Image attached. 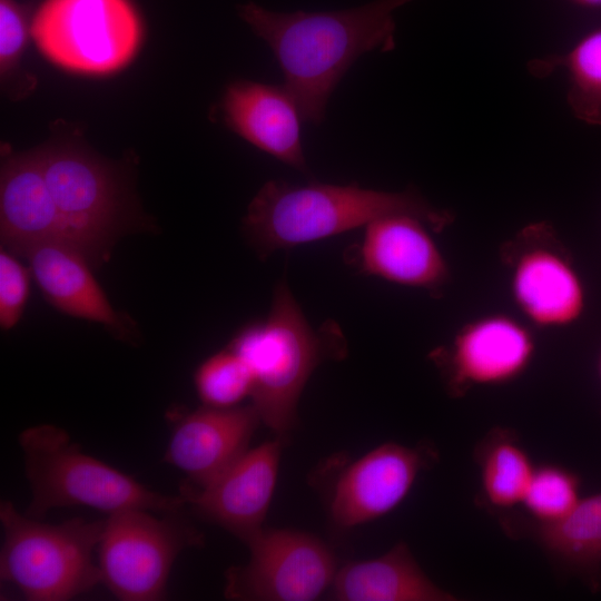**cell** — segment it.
I'll list each match as a JSON object with an SVG mask.
<instances>
[{
    "instance_id": "4fadbf2b",
    "label": "cell",
    "mask_w": 601,
    "mask_h": 601,
    "mask_svg": "<svg viewBox=\"0 0 601 601\" xmlns=\"http://www.w3.org/2000/svg\"><path fill=\"white\" fill-rule=\"evenodd\" d=\"M427 227L412 214L378 217L364 226L361 238L348 246L345 262L358 274L435 292L447 282L450 272Z\"/></svg>"
},
{
    "instance_id": "7402d4cb",
    "label": "cell",
    "mask_w": 601,
    "mask_h": 601,
    "mask_svg": "<svg viewBox=\"0 0 601 601\" xmlns=\"http://www.w3.org/2000/svg\"><path fill=\"white\" fill-rule=\"evenodd\" d=\"M580 491L578 473L560 464L542 463L534 467L521 504L535 523H553L579 503Z\"/></svg>"
},
{
    "instance_id": "83f0119b",
    "label": "cell",
    "mask_w": 601,
    "mask_h": 601,
    "mask_svg": "<svg viewBox=\"0 0 601 601\" xmlns=\"http://www.w3.org/2000/svg\"><path fill=\"white\" fill-rule=\"evenodd\" d=\"M599 375H600V378H601V356H600V359H599Z\"/></svg>"
},
{
    "instance_id": "4316f807",
    "label": "cell",
    "mask_w": 601,
    "mask_h": 601,
    "mask_svg": "<svg viewBox=\"0 0 601 601\" xmlns=\"http://www.w3.org/2000/svg\"><path fill=\"white\" fill-rule=\"evenodd\" d=\"M579 1L587 4H601V0H579Z\"/></svg>"
},
{
    "instance_id": "2e32d148",
    "label": "cell",
    "mask_w": 601,
    "mask_h": 601,
    "mask_svg": "<svg viewBox=\"0 0 601 601\" xmlns=\"http://www.w3.org/2000/svg\"><path fill=\"white\" fill-rule=\"evenodd\" d=\"M510 289L520 312L539 327H566L585 309L579 273L565 255L550 246L531 245L514 257Z\"/></svg>"
},
{
    "instance_id": "7a4b0ae2",
    "label": "cell",
    "mask_w": 601,
    "mask_h": 601,
    "mask_svg": "<svg viewBox=\"0 0 601 601\" xmlns=\"http://www.w3.org/2000/svg\"><path fill=\"white\" fill-rule=\"evenodd\" d=\"M412 214L432 229H442L446 213L413 191H384L358 184L308 183L292 185L269 180L256 193L243 219L248 243L262 258L326 239L390 214Z\"/></svg>"
},
{
    "instance_id": "9a60e30c",
    "label": "cell",
    "mask_w": 601,
    "mask_h": 601,
    "mask_svg": "<svg viewBox=\"0 0 601 601\" xmlns=\"http://www.w3.org/2000/svg\"><path fill=\"white\" fill-rule=\"evenodd\" d=\"M226 125L243 139L304 174L299 108L284 86L249 80L229 83L221 100Z\"/></svg>"
},
{
    "instance_id": "cb8c5ba5",
    "label": "cell",
    "mask_w": 601,
    "mask_h": 601,
    "mask_svg": "<svg viewBox=\"0 0 601 601\" xmlns=\"http://www.w3.org/2000/svg\"><path fill=\"white\" fill-rule=\"evenodd\" d=\"M569 68L578 109L589 119L601 120V30L588 35L573 48Z\"/></svg>"
},
{
    "instance_id": "8fae6325",
    "label": "cell",
    "mask_w": 601,
    "mask_h": 601,
    "mask_svg": "<svg viewBox=\"0 0 601 601\" xmlns=\"http://www.w3.org/2000/svg\"><path fill=\"white\" fill-rule=\"evenodd\" d=\"M284 439L248 449L223 473L203 486L183 483L185 505L221 526L245 544L264 526L278 475Z\"/></svg>"
},
{
    "instance_id": "603a6c76",
    "label": "cell",
    "mask_w": 601,
    "mask_h": 601,
    "mask_svg": "<svg viewBox=\"0 0 601 601\" xmlns=\"http://www.w3.org/2000/svg\"><path fill=\"white\" fill-rule=\"evenodd\" d=\"M194 385L203 405L233 407L250 397L253 377L244 359L226 346L199 364Z\"/></svg>"
},
{
    "instance_id": "9c48e42d",
    "label": "cell",
    "mask_w": 601,
    "mask_h": 601,
    "mask_svg": "<svg viewBox=\"0 0 601 601\" xmlns=\"http://www.w3.org/2000/svg\"><path fill=\"white\" fill-rule=\"evenodd\" d=\"M39 154L68 242L90 263L101 259L114 238L118 215L110 171L72 147L46 148Z\"/></svg>"
},
{
    "instance_id": "ffe728a7",
    "label": "cell",
    "mask_w": 601,
    "mask_h": 601,
    "mask_svg": "<svg viewBox=\"0 0 601 601\" xmlns=\"http://www.w3.org/2000/svg\"><path fill=\"white\" fill-rule=\"evenodd\" d=\"M533 525V524H532ZM545 553L590 589L601 584V492L581 499L565 516L529 528Z\"/></svg>"
},
{
    "instance_id": "6da1fadb",
    "label": "cell",
    "mask_w": 601,
    "mask_h": 601,
    "mask_svg": "<svg viewBox=\"0 0 601 601\" xmlns=\"http://www.w3.org/2000/svg\"><path fill=\"white\" fill-rule=\"evenodd\" d=\"M411 0H375L339 11L277 12L257 3L237 7L239 17L274 53L284 87L303 121L325 118L339 80L364 53L394 45L393 12Z\"/></svg>"
},
{
    "instance_id": "3957f363",
    "label": "cell",
    "mask_w": 601,
    "mask_h": 601,
    "mask_svg": "<svg viewBox=\"0 0 601 601\" xmlns=\"http://www.w3.org/2000/svg\"><path fill=\"white\" fill-rule=\"evenodd\" d=\"M227 346L252 373L250 403L262 424L283 439L296 426L299 397L317 366L347 355L342 328L331 319L314 327L284 278L264 319L240 328Z\"/></svg>"
},
{
    "instance_id": "30bf717a",
    "label": "cell",
    "mask_w": 601,
    "mask_h": 601,
    "mask_svg": "<svg viewBox=\"0 0 601 601\" xmlns=\"http://www.w3.org/2000/svg\"><path fill=\"white\" fill-rule=\"evenodd\" d=\"M436 457L430 445L387 442L345 465L328 494L334 526L351 530L395 510Z\"/></svg>"
},
{
    "instance_id": "484cf974",
    "label": "cell",
    "mask_w": 601,
    "mask_h": 601,
    "mask_svg": "<svg viewBox=\"0 0 601 601\" xmlns=\"http://www.w3.org/2000/svg\"><path fill=\"white\" fill-rule=\"evenodd\" d=\"M27 19L16 0H0V67L7 72L19 58L27 40Z\"/></svg>"
},
{
    "instance_id": "ac0fdd59",
    "label": "cell",
    "mask_w": 601,
    "mask_h": 601,
    "mask_svg": "<svg viewBox=\"0 0 601 601\" xmlns=\"http://www.w3.org/2000/svg\"><path fill=\"white\" fill-rule=\"evenodd\" d=\"M23 257L38 287L55 308L119 334L126 332L121 317L93 277L90 262L77 247L67 242H47L29 249Z\"/></svg>"
},
{
    "instance_id": "e0dca14e",
    "label": "cell",
    "mask_w": 601,
    "mask_h": 601,
    "mask_svg": "<svg viewBox=\"0 0 601 601\" xmlns=\"http://www.w3.org/2000/svg\"><path fill=\"white\" fill-rule=\"evenodd\" d=\"M0 237L16 256L47 242H68L39 150L6 158L0 178ZM70 244V243H69Z\"/></svg>"
},
{
    "instance_id": "d4e9b609",
    "label": "cell",
    "mask_w": 601,
    "mask_h": 601,
    "mask_svg": "<svg viewBox=\"0 0 601 601\" xmlns=\"http://www.w3.org/2000/svg\"><path fill=\"white\" fill-rule=\"evenodd\" d=\"M11 252H0V326L13 328L21 319L30 293L31 272Z\"/></svg>"
},
{
    "instance_id": "7c38bea8",
    "label": "cell",
    "mask_w": 601,
    "mask_h": 601,
    "mask_svg": "<svg viewBox=\"0 0 601 601\" xmlns=\"http://www.w3.org/2000/svg\"><path fill=\"white\" fill-rule=\"evenodd\" d=\"M534 354L535 342L528 328L508 315L491 314L463 326L449 347L433 351L431 357L449 392L462 396L472 387L515 381Z\"/></svg>"
},
{
    "instance_id": "5b68a950",
    "label": "cell",
    "mask_w": 601,
    "mask_h": 601,
    "mask_svg": "<svg viewBox=\"0 0 601 601\" xmlns=\"http://www.w3.org/2000/svg\"><path fill=\"white\" fill-rule=\"evenodd\" d=\"M3 543L1 579L31 601H66L101 583L93 561L104 522L75 518L59 524L21 514L10 501L0 505Z\"/></svg>"
},
{
    "instance_id": "44dd1931",
    "label": "cell",
    "mask_w": 601,
    "mask_h": 601,
    "mask_svg": "<svg viewBox=\"0 0 601 601\" xmlns=\"http://www.w3.org/2000/svg\"><path fill=\"white\" fill-rule=\"evenodd\" d=\"M474 459L489 506L508 510L522 503L535 465L513 431L492 428L476 445Z\"/></svg>"
},
{
    "instance_id": "8992f818",
    "label": "cell",
    "mask_w": 601,
    "mask_h": 601,
    "mask_svg": "<svg viewBox=\"0 0 601 601\" xmlns=\"http://www.w3.org/2000/svg\"><path fill=\"white\" fill-rule=\"evenodd\" d=\"M180 510L160 518L154 511L135 508L109 513L97 548V563L101 583L116 598L155 601L166 595L176 558L204 543L203 534Z\"/></svg>"
},
{
    "instance_id": "5bb4252c",
    "label": "cell",
    "mask_w": 601,
    "mask_h": 601,
    "mask_svg": "<svg viewBox=\"0 0 601 601\" xmlns=\"http://www.w3.org/2000/svg\"><path fill=\"white\" fill-rule=\"evenodd\" d=\"M259 424L252 403L233 407L203 405L175 414L165 461L184 472L187 482L206 485L248 450Z\"/></svg>"
},
{
    "instance_id": "277c9868",
    "label": "cell",
    "mask_w": 601,
    "mask_h": 601,
    "mask_svg": "<svg viewBox=\"0 0 601 601\" xmlns=\"http://www.w3.org/2000/svg\"><path fill=\"white\" fill-rule=\"evenodd\" d=\"M31 502L26 514L43 518L57 508L86 506L112 513L124 509L154 512L185 506L180 495L155 492L130 475L85 453L52 424L26 428L19 436Z\"/></svg>"
},
{
    "instance_id": "ba28073f",
    "label": "cell",
    "mask_w": 601,
    "mask_h": 601,
    "mask_svg": "<svg viewBox=\"0 0 601 601\" xmlns=\"http://www.w3.org/2000/svg\"><path fill=\"white\" fill-rule=\"evenodd\" d=\"M246 545L248 562L226 571L228 599L312 601L331 589L338 570L332 549L307 532L263 528Z\"/></svg>"
},
{
    "instance_id": "d6986e66",
    "label": "cell",
    "mask_w": 601,
    "mask_h": 601,
    "mask_svg": "<svg viewBox=\"0 0 601 601\" xmlns=\"http://www.w3.org/2000/svg\"><path fill=\"white\" fill-rule=\"evenodd\" d=\"M331 597L339 601L457 600L425 574L404 542L377 558L343 565L331 587Z\"/></svg>"
},
{
    "instance_id": "52a82bcc",
    "label": "cell",
    "mask_w": 601,
    "mask_h": 601,
    "mask_svg": "<svg viewBox=\"0 0 601 601\" xmlns=\"http://www.w3.org/2000/svg\"><path fill=\"white\" fill-rule=\"evenodd\" d=\"M30 31L39 50L57 66L108 75L131 60L142 29L130 0H45Z\"/></svg>"
}]
</instances>
